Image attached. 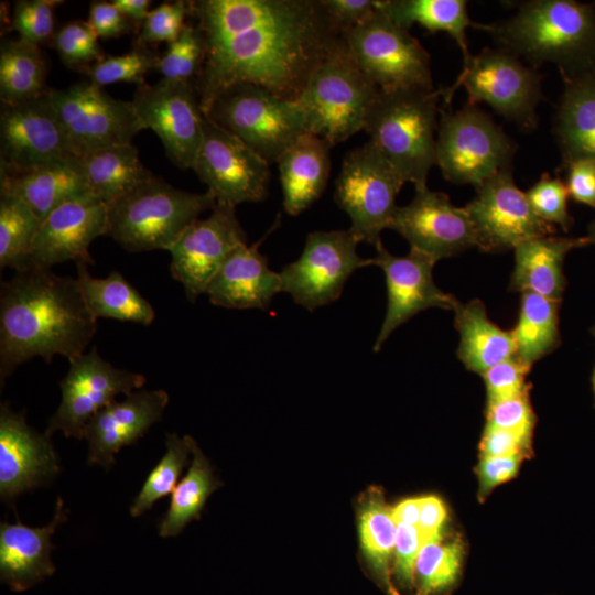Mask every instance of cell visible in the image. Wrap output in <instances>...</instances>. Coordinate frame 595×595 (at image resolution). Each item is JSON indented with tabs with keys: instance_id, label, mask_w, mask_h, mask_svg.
<instances>
[{
	"instance_id": "obj_1",
	"label": "cell",
	"mask_w": 595,
	"mask_h": 595,
	"mask_svg": "<svg viewBox=\"0 0 595 595\" xmlns=\"http://www.w3.org/2000/svg\"><path fill=\"white\" fill-rule=\"evenodd\" d=\"M190 7L206 45L195 80L202 107L236 84L296 100L343 37L320 0H197Z\"/></svg>"
},
{
	"instance_id": "obj_2",
	"label": "cell",
	"mask_w": 595,
	"mask_h": 595,
	"mask_svg": "<svg viewBox=\"0 0 595 595\" xmlns=\"http://www.w3.org/2000/svg\"><path fill=\"white\" fill-rule=\"evenodd\" d=\"M97 331L76 278L51 269L15 272L0 289V380L35 358L85 353Z\"/></svg>"
},
{
	"instance_id": "obj_3",
	"label": "cell",
	"mask_w": 595,
	"mask_h": 595,
	"mask_svg": "<svg viewBox=\"0 0 595 595\" xmlns=\"http://www.w3.org/2000/svg\"><path fill=\"white\" fill-rule=\"evenodd\" d=\"M475 26L533 68L553 63L563 77L595 71V14L589 3L524 1L509 19Z\"/></svg>"
},
{
	"instance_id": "obj_4",
	"label": "cell",
	"mask_w": 595,
	"mask_h": 595,
	"mask_svg": "<svg viewBox=\"0 0 595 595\" xmlns=\"http://www.w3.org/2000/svg\"><path fill=\"white\" fill-rule=\"evenodd\" d=\"M441 96L442 89L379 90L365 120L369 141L414 188L428 186L436 165Z\"/></svg>"
},
{
	"instance_id": "obj_5",
	"label": "cell",
	"mask_w": 595,
	"mask_h": 595,
	"mask_svg": "<svg viewBox=\"0 0 595 595\" xmlns=\"http://www.w3.org/2000/svg\"><path fill=\"white\" fill-rule=\"evenodd\" d=\"M215 205L208 191L187 192L152 176L107 205L106 235L129 252L169 251Z\"/></svg>"
},
{
	"instance_id": "obj_6",
	"label": "cell",
	"mask_w": 595,
	"mask_h": 595,
	"mask_svg": "<svg viewBox=\"0 0 595 595\" xmlns=\"http://www.w3.org/2000/svg\"><path fill=\"white\" fill-rule=\"evenodd\" d=\"M378 94L342 37L313 69L296 101L305 113L309 132L333 147L364 130Z\"/></svg>"
},
{
	"instance_id": "obj_7",
	"label": "cell",
	"mask_w": 595,
	"mask_h": 595,
	"mask_svg": "<svg viewBox=\"0 0 595 595\" xmlns=\"http://www.w3.org/2000/svg\"><path fill=\"white\" fill-rule=\"evenodd\" d=\"M204 115L226 129L270 165L309 132L303 108L252 84H236L202 107Z\"/></svg>"
},
{
	"instance_id": "obj_8",
	"label": "cell",
	"mask_w": 595,
	"mask_h": 595,
	"mask_svg": "<svg viewBox=\"0 0 595 595\" xmlns=\"http://www.w3.org/2000/svg\"><path fill=\"white\" fill-rule=\"evenodd\" d=\"M516 143L476 105L442 110L435 156L445 180L479 187L496 173L510 167Z\"/></svg>"
},
{
	"instance_id": "obj_9",
	"label": "cell",
	"mask_w": 595,
	"mask_h": 595,
	"mask_svg": "<svg viewBox=\"0 0 595 595\" xmlns=\"http://www.w3.org/2000/svg\"><path fill=\"white\" fill-rule=\"evenodd\" d=\"M342 33L356 64L380 91L434 89L429 53L380 10Z\"/></svg>"
},
{
	"instance_id": "obj_10",
	"label": "cell",
	"mask_w": 595,
	"mask_h": 595,
	"mask_svg": "<svg viewBox=\"0 0 595 595\" xmlns=\"http://www.w3.org/2000/svg\"><path fill=\"white\" fill-rule=\"evenodd\" d=\"M461 86L467 91L468 104L485 102L521 129L537 128V107L543 97L541 77L512 53L486 47L472 56L457 80L442 89L445 104Z\"/></svg>"
},
{
	"instance_id": "obj_11",
	"label": "cell",
	"mask_w": 595,
	"mask_h": 595,
	"mask_svg": "<svg viewBox=\"0 0 595 595\" xmlns=\"http://www.w3.org/2000/svg\"><path fill=\"white\" fill-rule=\"evenodd\" d=\"M405 183L370 141L347 153L335 182V201L349 216V229L359 242L375 246L381 240Z\"/></svg>"
},
{
	"instance_id": "obj_12",
	"label": "cell",
	"mask_w": 595,
	"mask_h": 595,
	"mask_svg": "<svg viewBox=\"0 0 595 595\" xmlns=\"http://www.w3.org/2000/svg\"><path fill=\"white\" fill-rule=\"evenodd\" d=\"M71 156L131 143L142 128L131 101L116 99L90 80L50 88Z\"/></svg>"
},
{
	"instance_id": "obj_13",
	"label": "cell",
	"mask_w": 595,
	"mask_h": 595,
	"mask_svg": "<svg viewBox=\"0 0 595 595\" xmlns=\"http://www.w3.org/2000/svg\"><path fill=\"white\" fill-rule=\"evenodd\" d=\"M358 244L350 229L310 232L301 256L280 272L282 292L311 312L335 302L353 272L374 264Z\"/></svg>"
},
{
	"instance_id": "obj_14",
	"label": "cell",
	"mask_w": 595,
	"mask_h": 595,
	"mask_svg": "<svg viewBox=\"0 0 595 595\" xmlns=\"http://www.w3.org/2000/svg\"><path fill=\"white\" fill-rule=\"evenodd\" d=\"M192 170L216 204L236 207L268 195L270 164L204 115L203 140Z\"/></svg>"
},
{
	"instance_id": "obj_15",
	"label": "cell",
	"mask_w": 595,
	"mask_h": 595,
	"mask_svg": "<svg viewBox=\"0 0 595 595\" xmlns=\"http://www.w3.org/2000/svg\"><path fill=\"white\" fill-rule=\"evenodd\" d=\"M143 129L161 140L171 162L192 169L203 140L204 112L195 82L161 79L138 86L131 100Z\"/></svg>"
},
{
	"instance_id": "obj_16",
	"label": "cell",
	"mask_w": 595,
	"mask_h": 595,
	"mask_svg": "<svg viewBox=\"0 0 595 595\" xmlns=\"http://www.w3.org/2000/svg\"><path fill=\"white\" fill-rule=\"evenodd\" d=\"M464 208L474 228L476 247L485 252L507 251L526 240L555 232L553 225L533 212L510 167L477 187Z\"/></svg>"
},
{
	"instance_id": "obj_17",
	"label": "cell",
	"mask_w": 595,
	"mask_h": 595,
	"mask_svg": "<svg viewBox=\"0 0 595 595\" xmlns=\"http://www.w3.org/2000/svg\"><path fill=\"white\" fill-rule=\"evenodd\" d=\"M68 361V371L60 382L62 401L45 431L48 437L62 431L67 437L83 439L96 413L116 401L118 394L129 396L145 382L143 375L112 366L96 347Z\"/></svg>"
},
{
	"instance_id": "obj_18",
	"label": "cell",
	"mask_w": 595,
	"mask_h": 595,
	"mask_svg": "<svg viewBox=\"0 0 595 595\" xmlns=\"http://www.w3.org/2000/svg\"><path fill=\"white\" fill-rule=\"evenodd\" d=\"M235 208L216 204L207 218L195 220L169 250L171 274L191 302L205 294L229 256L248 244Z\"/></svg>"
},
{
	"instance_id": "obj_19",
	"label": "cell",
	"mask_w": 595,
	"mask_h": 595,
	"mask_svg": "<svg viewBox=\"0 0 595 595\" xmlns=\"http://www.w3.org/2000/svg\"><path fill=\"white\" fill-rule=\"evenodd\" d=\"M390 229L400 234L411 250L434 262L476 247L472 221L464 207H456L442 192L415 188L413 199L398 206Z\"/></svg>"
},
{
	"instance_id": "obj_20",
	"label": "cell",
	"mask_w": 595,
	"mask_h": 595,
	"mask_svg": "<svg viewBox=\"0 0 595 595\" xmlns=\"http://www.w3.org/2000/svg\"><path fill=\"white\" fill-rule=\"evenodd\" d=\"M71 156L50 88L43 94L1 102L0 167L22 169Z\"/></svg>"
},
{
	"instance_id": "obj_21",
	"label": "cell",
	"mask_w": 595,
	"mask_h": 595,
	"mask_svg": "<svg viewBox=\"0 0 595 595\" xmlns=\"http://www.w3.org/2000/svg\"><path fill=\"white\" fill-rule=\"evenodd\" d=\"M375 248L372 262L382 269L387 285L386 315L372 347L379 351L391 333L419 312L430 307L454 311L459 301L435 284L432 270L436 262L431 258L411 249L407 256H394L381 240Z\"/></svg>"
},
{
	"instance_id": "obj_22",
	"label": "cell",
	"mask_w": 595,
	"mask_h": 595,
	"mask_svg": "<svg viewBox=\"0 0 595 595\" xmlns=\"http://www.w3.org/2000/svg\"><path fill=\"white\" fill-rule=\"evenodd\" d=\"M107 234V204L90 192L73 197L40 224L30 268L51 269L74 261L94 264L90 244Z\"/></svg>"
},
{
	"instance_id": "obj_23",
	"label": "cell",
	"mask_w": 595,
	"mask_h": 595,
	"mask_svg": "<svg viewBox=\"0 0 595 595\" xmlns=\"http://www.w3.org/2000/svg\"><path fill=\"white\" fill-rule=\"evenodd\" d=\"M60 473L58 457L48 436L25 422L23 413L0 407V496L10 502Z\"/></svg>"
},
{
	"instance_id": "obj_24",
	"label": "cell",
	"mask_w": 595,
	"mask_h": 595,
	"mask_svg": "<svg viewBox=\"0 0 595 595\" xmlns=\"http://www.w3.org/2000/svg\"><path fill=\"white\" fill-rule=\"evenodd\" d=\"M167 402L165 390H142L101 409L85 428L84 439L89 446L88 464H99L108 469L120 448L136 443L160 421Z\"/></svg>"
},
{
	"instance_id": "obj_25",
	"label": "cell",
	"mask_w": 595,
	"mask_h": 595,
	"mask_svg": "<svg viewBox=\"0 0 595 595\" xmlns=\"http://www.w3.org/2000/svg\"><path fill=\"white\" fill-rule=\"evenodd\" d=\"M268 234L253 245L239 247L224 262L205 292L214 305L266 310L274 295L282 292L280 272L269 268L267 257L259 250Z\"/></svg>"
},
{
	"instance_id": "obj_26",
	"label": "cell",
	"mask_w": 595,
	"mask_h": 595,
	"mask_svg": "<svg viewBox=\"0 0 595 595\" xmlns=\"http://www.w3.org/2000/svg\"><path fill=\"white\" fill-rule=\"evenodd\" d=\"M68 510L57 498L50 524L31 528L20 522L0 523V580L13 592H24L55 572L51 560L54 545L51 537L60 523L66 521Z\"/></svg>"
},
{
	"instance_id": "obj_27",
	"label": "cell",
	"mask_w": 595,
	"mask_h": 595,
	"mask_svg": "<svg viewBox=\"0 0 595 595\" xmlns=\"http://www.w3.org/2000/svg\"><path fill=\"white\" fill-rule=\"evenodd\" d=\"M89 192L73 156L22 169L0 167V194L22 201L42 221L66 201Z\"/></svg>"
},
{
	"instance_id": "obj_28",
	"label": "cell",
	"mask_w": 595,
	"mask_h": 595,
	"mask_svg": "<svg viewBox=\"0 0 595 595\" xmlns=\"http://www.w3.org/2000/svg\"><path fill=\"white\" fill-rule=\"evenodd\" d=\"M589 244L587 237L544 236L526 240L515 250V269L509 289L532 292L562 301L566 286L564 260L566 255Z\"/></svg>"
},
{
	"instance_id": "obj_29",
	"label": "cell",
	"mask_w": 595,
	"mask_h": 595,
	"mask_svg": "<svg viewBox=\"0 0 595 595\" xmlns=\"http://www.w3.org/2000/svg\"><path fill=\"white\" fill-rule=\"evenodd\" d=\"M331 144L306 132L300 136L277 161L284 210L296 216L324 192L331 170Z\"/></svg>"
},
{
	"instance_id": "obj_30",
	"label": "cell",
	"mask_w": 595,
	"mask_h": 595,
	"mask_svg": "<svg viewBox=\"0 0 595 595\" xmlns=\"http://www.w3.org/2000/svg\"><path fill=\"white\" fill-rule=\"evenodd\" d=\"M361 554L374 582L387 595H401L392 577L397 522L383 493L370 487L357 502Z\"/></svg>"
},
{
	"instance_id": "obj_31",
	"label": "cell",
	"mask_w": 595,
	"mask_h": 595,
	"mask_svg": "<svg viewBox=\"0 0 595 595\" xmlns=\"http://www.w3.org/2000/svg\"><path fill=\"white\" fill-rule=\"evenodd\" d=\"M554 132L564 165L595 160V71L565 76Z\"/></svg>"
},
{
	"instance_id": "obj_32",
	"label": "cell",
	"mask_w": 595,
	"mask_h": 595,
	"mask_svg": "<svg viewBox=\"0 0 595 595\" xmlns=\"http://www.w3.org/2000/svg\"><path fill=\"white\" fill-rule=\"evenodd\" d=\"M455 327L459 333L457 357L469 371L482 375L493 366L516 355L511 331L491 322L485 304L474 299L454 309Z\"/></svg>"
},
{
	"instance_id": "obj_33",
	"label": "cell",
	"mask_w": 595,
	"mask_h": 595,
	"mask_svg": "<svg viewBox=\"0 0 595 595\" xmlns=\"http://www.w3.org/2000/svg\"><path fill=\"white\" fill-rule=\"evenodd\" d=\"M76 160L88 191L107 205L154 176L132 143L100 149Z\"/></svg>"
},
{
	"instance_id": "obj_34",
	"label": "cell",
	"mask_w": 595,
	"mask_h": 595,
	"mask_svg": "<svg viewBox=\"0 0 595 595\" xmlns=\"http://www.w3.org/2000/svg\"><path fill=\"white\" fill-rule=\"evenodd\" d=\"M79 289L84 300L98 318H115L141 325H150L155 318V311L126 279L112 271L106 278L91 277L87 263H76Z\"/></svg>"
},
{
	"instance_id": "obj_35",
	"label": "cell",
	"mask_w": 595,
	"mask_h": 595,
	"mask_svg": "<svg viewBox=\"0 0 595 595\" xmlns=\"http://www.w3.org/2000/svg\"><path fill=\"white\" fill-rule=\"evenodd\" d=\"M376 7L399 26L419 24L430 32H445L459 46L464 64L472 55L466 30L474 26L465 0H376Z\"/></svg>"
},
{
	"instance_id": "obj_36",
	"label": "cell",
	"mask_w": 595,
	"mask_h": 595,
	"mask_svg": "<svg viewBox=\"0 0 595 595\" xmlns=\"http://www.w3.org/2000/svg\"><path fill=\"white\" fill-rule=\"evenodd\" d=\"M560 305L561 301L537 293H521L518 320L511 332L517 357L530 367L561 344Z\"/></svg>"
},
{
	"instance_id": "obj_37",
	"label": "cell",
	"mask_w": 595,
	"mask_h": 595,
	"mask_svg": "<svg viewBox=\"0 0 595 595\" xmlns=\"http://www.w3.org/2000/svg\"><path fill=\"white\" fill-rule=\"evenodd\" d=\"M185 437L193 459L186 475L173 490L169 509L160 521L159 534L163 538L180 534L187 523L199 519L207 498L221 486L195 441L188 435Z\"/></svg>"
},
{
	"instance_id": "obj_38",
	"label": "cell",
	"mask_w": 595,
	"mask_h": 595,
	"mask_svg": "<svg viewBox=\"0 0 595 595\" xmlns=\"http://www.w3.org/2000/svg\"><path fill=\"white\" fill-rule=\"evenodd\" d=\"M466 558L461 534L446 532L420 550L412 595H450L458 586Z\"/></svg>"
},
{
	"instance_id": "obj_39",
	"label": "cell",
	"mask_w": 595,
	"mask_h": 595,
	"mask_svg": "<svg viewBox=\"0 0 595 595\" xmlns=\"http://www.w3.org/2000/svg\"><path fill=\"white\" fill-rule=\"evenodd\" d=\"M45 73V62L40 46L20 39L1 43V102H15L43 94L47 89Z\"/></svg>"
},
{
	"instance_id": "obj_40",
	"label": "cell",
	"mask_w": 595,
	"mask_h": 595,
	"mask_svg": "<svg viewBox=\"0 0 595 595\" xmlns=\"http://www.w3.org/2000/svg\"><path fill=\"white\" fill-rule=\"evenodd\" d=\"M40 219L19 198L0 194V267L15 272L30 268Z\"/></svg>"
},
{
	"instance_id": "obj_41",
	"label": "cell",
	"mask_w": 595,
	"mask_h": 595,
	"mask_svg": "<svg viewBox=\"0 0 595 595\" xmlns=\"http://www.w3.org/2000/svg\"><path fill=\"white\" fill-rule=\"evenodd\" d=\"M165 446L164 456L149 473L130 507L132 517H138L150 510L155 501L173 493L177 479L187 464L191 448L185 436L181 439L176 433H167Z\"/></svg>"
},
{
	"instance_id": "obj_42",
	"label": "cell",
	"mask_w": 595,
	"mask_h": 595,
	"mask_svg": "<svg viewBox=\"0 0 595 595\" xmlns=\"http://www.w3.org/2000/svg\"><path fill=\"white\" fill-rule=\"evenodd\" d=\"M206 55L203 33L197 25L186 23L180 36L167 44L159 56L155 69L163 79L174 82H195Z\"/></svg>"
},
{
	"instance_id": "obj_43",
	"label": "cell",
	"mask_w": 595,
	"mask_h": 595,
	"mask_svg": "<svg viewBox=\"0 0 595 595\" xmlns=\"http://www.w3.org/2000/svg\"><path fill=\"white\" fill-rule=\"evenodd\" d=\"M159 55L137 44L131 51L121 55L104 56L84 72L88 80L102 87L116 83H132L141 86L145 83L149 71L155 69Z\"/></svg>"
},
{
	"instance_id": "obj_44",
	"label": "cell",
	"mask_w": 595,
	"mask_h": 595,
	"mask_svg": "<svg viewBox=\"0 0 595 595\" xmlns=\"http://www.w3.org/2000/svg\"><path fill=\"white\" fill-rule=\"evenodd\" d=\"M52 43L67 67L83 72L105 56L98 36L87 21L64 24L55 32Z\"/></svg>"
},
{
	"instance_id": "obj_45",
	"label": "cell",
	"mask_w": 595,
	"mask_h": 595,
	"mask_svg": "<svg viewBox=\"0 0 595 595\" xmlns=\"http://www.w3.org/2000/svg\"><path fill=\"white\" fill-rule=\"evenodd\" d=\"M62 1L56 0H19L15 1L11 29L19 39L40 46L52 41L54 31V8Z\"/></svg>"
},
{
	"instance_id": "obj_46",
	"label": "cell",
	"mask_w": 595,
	"mask_h": 595,
	"mask_svg": "<svg viewBox=\"0 0 595 595\" xmlns=\"http://www.w3.org/2000/svg\"><path fill=\"white\" fill-rule=\"evenodd\" d=\"M526 196L533 212L542 220L553 226L559 225L565 231L571 229L574 221L567 208L570 195L561 178L543 173L526 192Z\"/></svg>"
},
{
	"instance_id": "obj_47",
	"label": "cell",
	"mask_w": 595,
	"mask_h": 595,
	"mask_svg": "<svg viewBox=\"0 0 595 595\" xmlns=\"http://www.w3.org/2000/svg\"><path fill=\"white\" fill-rule=\"evenodd\" d=\"M191 12L190 1H167L151 10L142 23L138 43L142 45L175 41Z\"/></svg>"
},
{
	"instance_id": "obj_48",
	"label": "cell",
	"mask_w": 595,
	"mask_h": 595,
	"mask_svg": "<svg viewBox=\"0 0 595 595\" xmlns=\"http://www.w3.org/2000/svg\"><path fill=\"white\" fill-rule=\"evenodd\" d=\"M530 369L529 365L513 355L483 372L480 376L486 388V403L529 393L527 376Z\"/></svg>"
},
{
	"instance_id": "obj_49",
	"label": "cell",
	"mask_w": 595,
	"mask_h": 595,
	"mask_svg": "<svg viewBox=\"0 0 595 595\" xmlns=\"http://www.w3.org/2000/svg\"><path fill=\"white\" fill-rule=\"evenodd\" d=\"M485 418L486 425L515 432L528 440L533 439L537 415L529 393L486 403Z\"/></svg>"
},
{
	"instance_id": "obj_50",
	"label": "cell",
	"mask_w": 595,
	"mask_h": 595,
	"mask_svg": "<svg viewBox=\"0 0 595 595\" xmlns=\"http://www.w3.org/2000/svg\"><path fill=\"white\" fill-rule=\"evenodd\" d=\"M428 538L418 526L397 524L392 577L399 593H413L414 567L421 548Z\"/></svg>"
},
{
	"instance_id": "obj_51",
	"label": "cell",
	"mask_w": 595,
	"mask_h": 595,
	"mask_svg": "<svg viewBox=\"0 0 595 595\" xmlns=\"http://www.w3.org/2000/svg\"><path fill=\"white\" fill-rule=\"evenodd\" d=\"M523 459L521 456L479 457L475 467L478 500L484 502L496 487L515 478Z\"/></svg>"
},
{
	"instance_id": "obj_52",
	"label": "cell",
	"mask_w": 595,
	"mask_h": 595,
	"mask_svg": "<svg viewBox=\"0 0 595 595\" xmlns=\"http://www.w3.org/2000/svg\"><path fill=\"white\" fill-rule=\"evenodd\" d=\"M532 453V440L508 430L485 424L479 442L480 457L521 456L529 458Z\"/></svg>"
},
{
	"instance_id": "obj_53",
	"label": "cell",
	"mask_w": 595,
	"mask_h": 595,
	"mask_svg": "<svg viewBox=\"0 0 595 595\" xmlns=\"http://www.w3.org/2000/svg\"><path fill=\"white\" fill-rule=\"evenodd\" d=\"M564 166L569 195L574 202L595 208V160L580 159Z\"/></svg>"
},
{
	"instance_id": "obj_54",
	"label": "cell",
	"mask_w": 595,
	"mask_h": 595,
	"mask_svg": "<svg viewBox=\"0 0 595 595\" xmlns=\"http://www.w3.org/2000/svg\"><path fill=\"white\" fill-rule=\"evenodd\" d=\"M87 22L100 39H115L130 30V20L110 1H94Z\"/></svg>"
},
{
	"instance_id": "obj_55",
	"label": "cell",
	"mask_w": 595,
	"mask_h": 595,
	"mask_svg": "<svg viewBox=\"0 0 595 595\" xmlns=\"http://www.w3.org/2000/svg\"><path fill=\"white\" fill-rule=\"evenodd\" d=\"M331 19L343 31L348 30L376 11L375 0H320Z\"/></svg>"
},
{
	"instance_id": "obj_56",
	"label": "cell",
	"mask_w": 595,
	"mask_h": 595,
	"mask_svg": "<svg viewBox=\"0 0 595 595\" xmlns=\"http://www.w3.org/2000/svg\"><path fill=\"white\" fill-rule=\"evenodd\" d=\"M448 510L445 502L436 495L420 497V518L418 527L428 541L445 534Z\"/></svg>"
},
{
	"instance_id": "obj_57",
	"label": "cell",
	"mask_w": 595,
	"mask_h": 595,
	"mask_svg": "<svg viewBox=\"0 0 595 595\" xmlns=\"http://www.w3.org/2000/svg\"><path fill=\"white\" fill-rule=\"evenodd\" d=\"M397 524L418 526L420 518V497L407 498L392 507Z\"/></svg>"
},
{
	"instance_id": "obj_58",
	"label": "cell",
	"mask_w": 595,
	"mask_h": 595,
	"mask_svg": "<svg viewBox=\"0 0 595 595\" xmlns=\"http://www.w3.org/2000/svg\"><path fill=\"white\" fill-rule=\"evenodd\" d=\"M130 21L143 23L151 6L149 0H113L111 1Z\"/></svg>"
},
{
	"instance_id": "obj_59",
	"label": "cell",
	"mask_w": 595,
	"mask_h": 595,
	"mask_svg": "<svg viewBox=\"0 0 595 595\" xmlns=\"http://www.w3.org/2000/svg\"><path fill=\"white\" fill-rule=\"evenodd\" d=\"M586 237L591 245H595V219L588 225Z\"/></svg>"
},
{
	"instance_id": "obj_60",
	"label": "cell",
	"mask_w": 595,
	"mask_h": 595,
	"mask_svg": "<svg viewBox=\"0 0 595 595\" xmlns=\"http://www.w3.org/2000/svg\"><path fill=\"white\" fill-rule=\"evenodd\" d=\"M591 334L595 338V324L591 328ZM592 386H593V391H594V397H595V366L592 374Z\"/></svg>"
},
{
	"instance_id": "obj_61",
	"label": "cell",
	"mask_w": 595,
	"mask_h": 595,
	"mask_svg": "<svg viewBox=\"0 0 595 595\" xmlns=\"http://www.w3.org/2000/svg\"><path fill=\"white\" fill-rule=\"evenodd\" d=\"M589 6H591V8H592V10H593V12H594V14H595V1L589 2Z\"/></svg>"
}]
</instances>
